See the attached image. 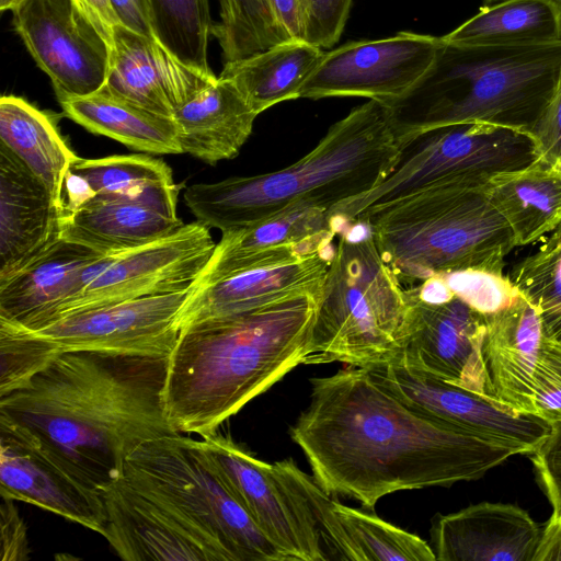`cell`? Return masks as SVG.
I'll return each instance as SVG.
<instances>
[{"mask_svg": "<svg viewBox=\"0 0 561 561\" xmlns=\"http://www.w3.org/2000/svg\"><path fill=\"white\" fill-rule=\"evenodd\" d=\"M183 225L179 217L139 203L94 196L80 208L62 215L61 239L113 254L164 238Z\"/></svg>", "mask_w": 561, "mask_h": 561, "instance_id": "83f0119b", "label": "cell"}, {"mask_svg": "<svg viewBox=\"0 0 561 561\" xmlns=\"http://www.w3.org/2000/svg\"><path fill=\"white\" fill-rule=\"evenodd\" d=\"M385 388L409 405L469 433L531 454L552 424L520 413L496 398L449 383L401 364L368 369Z\"/></svg>", "mask_w": 561, "mask_h": 561, "instance_id": "2e32d148", "label": "cell"}, {"mask_svg": "<svg viewBox=\"0 0 561 561\" xmlns=\"http://www.w3.org/2000/svg\"><path fill=\"white\" fill-rule=\"evenodd\" d=\"M1 561L30 559L27 529L13 500L1 497L0 505Z\"/></svg>", "mask_w": 561, "mask_h": 561, "instance_id": "b9f144b4", "label": "cell"}, {"mask_svg": "<svg viewBox=\"0 0 561 561\" xmlns=\"http://www.w3.org/2000/svg\"><path fill=\"white\" fill-rule=\"evenodd\" d=\"M102 255L60 239L34 263L0 284V322L35 331L55 307L82 287L84 268Z\"/></svg>", "mask_w": 561, "mask_h": 561, "instance_id": "484cf974", "label": "cell"}, {"mask_svg": "<svg viewBox=\"0 0 561 561\" xmlns=\"http://www.w3.org/2000/svg\"><path fill=\"white\" fill-rule=\"evenodd\" d=\"M440 37L400 32L346 43L324 53L300 98L359 96L388 103L405 94L428 70Z\"/></svg>", "mask_w": 561, "mask_h": 561, "instance_id": "9a60e30c", "label": "cell"}, {"mask_svg": "<svg viewBox=\"0 0 561 561\" xmlns=\"http://www.w3.org/2000/svg\"><path fill=\"white\" fill-rule=\"evenodd\" d=\"M324 50L305 41H287L239 60L225 62L219 77L230 80L255 113L300 91L321 61Z\"/></svg>", "mask_w": 561, "mask_h": 561, "instance_id": "4dcf8cb0", "label": "cell"}, {"mask_svg": "<svg viewBox=\"0 0 561 561\" xmlns=\"http://www.w3.org/2000/svg\"><path fill=\"white\" fill-rule=\"evenodd\" d=\"M272 13L291 39L306 42L307 12L304 0H266Z\"/></svg>", "mask_w": 561, "mask_h": 561, "instance_id": "f6af8a7d", "label": "cell"}, {"mask_svg": "<svg viewBox=\"0 0 561 561\" xmlns=\"http://www.w3.org/2000/svg\"><path fill=\"white\" fill-rule=\"evenodd\" d=\"M217 78L184 64L158 41L117 25L108 77L101 90L173 118L180 107Z\"/></svg>", "mask_w": 561, "mask_h": 561, "instance_id": "44dd1931", "label": "cell"}, {"mask_svg": "<svg viewBox=\"0 0 561 561\" xmlns=\"http://www.w3.org/2000/svg\"><path fill=\"white\" fill-rule=\"evenodd\" d=\"M551 431L530 459L553 513L561 514V420L551 423Z\"/></svg>", "mask_w": 561, "mask_h": 561, "instance_id": "60d3db41", "label": "cell"}, {"mask_svg": "<svg viewBox=\"0 0 561 561\" xmlns=\"http://www.w3.org/2000/svg\"><path fill=\"white\" fill-rule=\"evenodd\" d=\"M61 220L47 186L0 142V284L61 239Z\"/></svg>", "mask_w": 561, "mask_h": 561, "instance_id": "7402d4cb", "label": "cell"}, {"mask_svg": "<svg viewBox=\"0 0 561 561\" xmlns=\"http://www.w3.org/2000/svg\"><path fill=\"white\" fill-rule=\"evenodd\" d=\"M70 171L85 180L95 197L135 202L178 217L179 185L171 168L160 159L146 154L79 157Z\"/></svg>", "mask_w": 561, "mask_h": 561, "instance_id": "d6a6232c", "label": "cell"}, {"mask_svg": "<svg viewBox=\"0 0 561 561\" xmlns=\"http://www.w3.org/2000/svg\"><path fill=\"white\" fill-rule=\"evenodd\" d=\"M279 472L306 501L322 542L352 561H434V551L419 536L330 497L293 459L276 462Z\"/></svg>", "mask_w": 561, "mask_h": 561, "instance_id": "ffe728a7", "label": "cell"}, {"mask_svg": "<svg viewBox=\"0 0 561 561\" xmlns=\"http://www.w3.org/2000/svg\"><path fill=\"white\" fill-rule=\"evenodd\" d=\"M73 2L112 46L114 30L117 25H121V23L112 7L111 0H73Z\"/></svg>", "mask_w": 561, "mask_h": 561, "instance_id": "bcb514c9", "label": "cell"}, {"mask_svg": "<svg viewBox=\"0 0 561 561\" xmlns=\"http://www.w3.org/2000/svg\"><path fill=\"white\" fill-rule=\"evenodd\" d=\"M319 296L299 295L191 324L168 357V417L181 434H215L310 350Z\"/></svg>", "mask_w": 561, "mask_h": 561, "instance_id": "3957f363", "label": "cell"}, {"mask_svg": "<svg viewBox=\"0 0 561 561\" xmlns=\"http://www.w3.org/2000/svg\"><path fill=\"white\" fill-rule=\"evenodd\" d=\"M408 336L397 363L489 394L483 359L485 314L456 295L443 277L404 288Z\"/></svg>", "mask_w": 561, "mask_h": 561, "instance_id": "8fae6325", "label": "cell"}, {"mask_svg": "<svg viewBox=\"0 0 561 561\" xmlns=\"http://www.w3.org/2000/svg\"><path fill=\"white\" fill-rule=\"evenodd\" d=\"M400 158L387 105L369 100L334 123L295 163L264 174L193 184L184 202L197 221L226 233L297 204L331 211L380 184Z\"/></svg>", "mask_w": 561, "mask_h": 561, "instance_id": "277c9868", "label": "cell"}, {"mask_svg": "<svg viewBox=\"0 0 561 561\" xmlns=\"http://www.w3.org/2000/svg\"><path fill=\"white\" fill-rule=\"evenodd\" d=\"M486 183H432L371 205L353 221L367 226L381 259L402 286L461 271L503 274L504 259L516 242L489 199Z\"/></svg>", "mask_w": 561, "mask_h": 561, "instance_id": "8992f818", "label": "cell"}, {"mask_svg": "<svg viewBox=\"0 0 561 561\" xmlns=\"http://www.w3.org/2000/svg\"><path fill=\"white\" fill-rule=\"evenodd\" d=\"M337 236L304 364L370 369L397 363L408 336L404 288L364 222L345 221Z\"/></svg>", "mask_w": 561, "mask_h": 561, "instance_id": "52a82bcc", "label": "cell"}, {"mask_svg": "<svg viewBox=\"0 0 561 561\" xmlns=\"http://www.w3.org/2000/svg\"><path fill=\"white\" fill-rule=\"evenodd\" d=\"M58 355L44 337L0 322V397L25 386Z\"/></svg>", "mask_w": 561, "mask_h": 561, "instance_id": "74e56055", "label": "cell"}, {"mask_svg": "<svg viewBox=\"0 0 561 561\" xmlns=\"http://www.w3.org/2000/svg\"><path fill=\"white\" fill-rule=\"evenodd\" d=\"M191 287L79 312L33 332L57 351L168 357L179 339L178 317ZM25 331V330H24Z\"/></svg>", "mask_w": 561, "mask_h": 561, "instance_id": "e0dca14e", "label": "cell"}, {"mask_svg": "<svg viewBox=\"0 0 561 561\" xmlns=\"http://www.w3.org/2000/svg\"><path fill=\"white\" fill-rule=\"evenodd\" d=\"M442 39L469 46L560 43L561 9L543 0H506L481 8Z\"/></svg>", "mask_w": 561, "mask_h": 561, "instance_id": "836d02e7", "label": "cell"}, {"mask_svg": "<svg viewBox=\"0 0 561 561\" xmlns=\"http://www.w3.org/2000/svg\"><path fill=\"white\" fill-rule=\"evenodd\" d=\"M503 1H506V0H483L484 7L493 5V4L503 2ZM543 1L554 4L561 9V0H543Z\"/></svg>", "mask_w": 561, "mask_h": 561, "instance_id": "681fc988", "label": "cell"}, {"mask_svg": "<svg viewBox=\"0 0 561 561\" xmlns=\"http://www.w3.org/2000/svg\"><path fill=\"white\" fill-rule=\"evenodd\" d=\"M540 160L561 169V88L531 130Z\"/></svg>", "mask_w": 561, "mask_h": 561, "instance_id": "7bdbcfd3", "label": "cell"}, {"mask_svg": "<svg viewBox=\"0 0 561 561\" xmlns=\"http://www.w3.org/2000/svg\"><path fill=\"white\" fill-rule=\"evenodd\" d=\"M507 277L536 310L549 336L561 343V225Z\"/></svg>", "mask_w": 561, "mask_h": 561, "instance_id": "d590c367", "label": "cell"}, {"mask_svg": "<svg viewBox=\"0 0 561 561\" xmlns=\"http://www.w3.org/2000/svg\"><path fill=\"white\" fill-rule=\"evenodd\" d=\"M541 531L520 507L482 502L436 516L432 549L440 561H534Z\"/></svg>", "mask_w": 561, "mask_h": 561, "instance_id": "cb8c5ba5", "label": "cell"}, {"mask_svg": "<svg viewBox=\"0 0 561 561\" xmlns=\"http://www.w3.org/2000/svg\"><path fill=\"white\" fill-rule=\"evenodd\" d=\"M343 225L344 220L328 209L297 204L254 225L222 233L192 287L331 250Z\"/></svg>", "mask_w": 561, "mask_h": 561, "instance_id": "d6986e66", "label": "cell"}, {"mask_svg": "<svg viewBox=\"0 0 561 561\" xmlns=\"http://www.w3.org/2000/svg\"><path fill=\"white\" fill-rule=\"evenodd\" d=\"M257 115L230 80L218 77L173 116L182 153L213 165L233 159Z\"/></svg>", "mask_w": 561, "mask_h": 561, "instance_id": "4316f807", "label": "cell"}, {"mask_svg": "<svg viewBox=\"0 0 561 561\" xmlns=\"http://www.w3.org/2000/svg\"><path fill=\"white\" fill-rule=\"evenodd\" d=\"M220 21L214 24L225 62L293 41L279 25L266 0H218Z\"/></svg>", "mask_w": 561, "mask_h": 561, "instance_id": "8d00e7d4", "label": "cell"}, {"mask_svg": "<svg viewBox=\"0 0 561 561\" xmlns=\"http://www.w3.org/2000/svg\"><path fill=\"white\" fill-rule=\"evenodd\" d=\"M0 496L33 504L102 536V493L76 478L27 428L0 415Z\"/></svg>", "mask_w": 561, "mask_h": 561, "instance_id": "ac0fdd59", "label": "cell"}, {"mask_svg": "<svg viewBox=\"0 0 561 561\" xmlns=\"http://www.w3.org/2000/svg\"><path fill=\"white\" fill-rule=\"evenodd\" d=\"M485 192L510 225L516 247L539 241L561 225V169L541 160L491 178Z\"/></svg>", "mask_w": 561, "mask_h": 561, "instance_id": "f1b7e54d", "label": "cell"}, {"mask_svg": "<svg viewBox=\"0 0 561 561\" xmlns=\"http://www.w3.org/2000/svg\"><path fill=\"white\" fill-rule=\"evenodd\" d=\"M156 36L184 64L206 73L208 43L214 22L209 0H147Z\"/></svg>", "mask_w": 561, "mask_h": 561, "instance_id": "e575fe53", "label": "cell"}, {"mask_svg": "<svg viewBox=\"0 0 561 561\" xmlns=\"http://www.w3.org/2000/svg\"><path fill=\"white\" fill-rule=\"evenodd\" d=\"M215 247L209 228L196 221L151 243L113 253L108 263L55 307L35 331L103 306L185 290L199 276Z\"/></svg>", "mask_w": 561, "mask_h": 561, "instance_id": "7c38bea8", "label": "cell"}, {"mask_svg": "<svg viewBox=\"0 0 561 561\" xmlns=\"http://www.w3.org/2000/svg\"><path fill=\"white\" fill-rule=\"evenodd\" d=\"M0 142L42 180L62 209L66 175L79 157L61 137L55 121L22 98L2 95Z\"/></svg>", "mask_w": 561, "mask_h": 561, "instance_id": "f546056e", "label": "cell"}, {"mask_svg": "<svg viewBox=\"0 0 561 561\" xmlns=\"http://www.w3.org/2000/svg\"><path fill=\"white\" fill-rule=\"evenodd\" d=\"M440 276L456 295L483 314L495 313L520 298L517 288L504 274L461 271Z\"/></svg>", "mask_w": 561, "mask_h": 561, "instance_id": "f35d334b", "label": "cell"}, {"mask_svg": "<svg viewBox=\"0 0 561 561\" xmlns=\"http://www.w3.org/2000/svg\"><path fill=\"white\" fill-rule=\"evenodd\" d=\"M310 385L290 437L325 492L369 511L398 491L477 480L518 454L409 405L366 368L348 366Z\"/></svg>", "mask_w": 561, "mask_h": 561, "instance_id": "6da1fadb", "label": "cell"}, {"mask_svg": "<svg viewBox=\"0 0 561 561\" xmlns=\"http://www.w3.org/2000/svg\"><path fill=\"white\" fill-rule=\"evenodd\" d=\"M168 357L61 353L25 386L0 397V415L27 428L76 478L102 493L123 476L140 444L181 434L164 407Z\"/></svg>", "mask_w": 561, "mask_h": 561, "instance_id": "7a4b0ae2", "label": "cell"}, {"mask_svg": "<svg viewBox=\"0 0 561 561\" xmlns=\"http://www.w3.org/2000/svg\"><path fill=\"white\" fill-rule=\"evenodd\" d=\"M540 160L534 136L488 123H460L430 129L401 149L394 170L376 187L335 206L331 214L353 221L367 207L436 182L486 183L499 173Z\"/></svg>", "mask_w": 561, "mask_h": 561, "instance_id": "9c48e42d", "label": "cell"}, {"mask_svg": "<svg viewBox=\"0 0 561 561\" xmlns=\"http://www.w3.org/2000/svg\"><path fill=\"white\" fill-rule=\"evenodd\" d=\"M202 440L225 482L288 561L329 559L306 501L274 463L255 458L217 432Z\"/></svg>", "mask_w": 561, "mask_h": 561, "instance_id": "5bb4252c", "label": "cell"}, {"mask_svg": "<svg viewBox=\"0 0 561 561\" xmlns=\"http://www.w3.org/2000/svg\"><path fill=\"white\" fill-rule=\"evenodd\" d=\"M561 560V514L552 513L541 531L534 561Z\"/></svg>", "mask_w": 561, "mask_h": 561, "instance_id": "7dc6e473", "label": "cell"}, {"mask_svg": "<svg viewBox=\"0 0 561 561\" xmlns=\"http://www.w3.org/2000/svg\"><path fill=\"white\" fill-rule=\"evenodd\" d=\"M13 26L59 102L94 94L106 83L112 46L73 0H23Z\"/></svg>", "mask_w": 561, "mask_h": 561, "instance_id": "4fadbf2b", "label": "cell"}, {"mask_svg": "<svg viewBox=\"0 0 561 561\" xmlns=\"http://www.w3.org/2000/svg\"><path fill=\"white\" fill-rule=\"evenodd\" d=\"M23 0H0V10L12 11L15 7H18Z\"/></svg>", "mask_w": 561, "mask_h": 561, "instance_id": "c3c4849f", "label": "cell"}, {"mask_svg": "<svg viewBox=\"0 0 561 561\" xmlns=\"http://www.w3.org/2000/svg\"><path fill=\"white\" fill-rule=\"evenodd\" d=\"M119 479L170 513L215 561H288L225 482L202 439L147 440L129 454Z\"/></svg>", "mask_w": 561, "mask_h": 561, "instance_id": "ba28073f", "label": "cell"}, {"mask_svg": "<svg viewBox=\"0 0 561 561\" xmlns=\"http://www.w3.org/2000/svg\"><path fill=\"white\" fill-rule=\"evenodd\" d=\"M560 88L561 42L469 46L442 39L425 75L385 104L402 149L430 129L460 123L531 134Z\"/></svg>", "mask_w": 561, "mask_h": 561, "instance_id": "5b68a950", "label": "cell"}, {"mask_svg": "<svg viewBox=\"0 0 561 561\" xmlns=\"http://www.w3.org/2000/svg\"><path fill=\"white\" fill-rule=\"evenodd\" d=\"M67 117L91 133L147 153L180 154L179 131L172 117L147 111L104 91L59 102Z\"/></svg>", "mask_w": 561, "mask_h": 561, "instance_id": "1f68e13d", "label": "cell"}, {"mask_svg": "<svg viewBox=\"0 0 561 561\" xmlns=\"http://www.w3.org/2000/svg\"><path fill=\"white\" fill-rule=\"evenodd\" d=\"M485 322L489 394L520 413L561 420V343L548 335L536 310L520 296L485 314Z\"/></svg>", "mask_w": 561, "mask_h": 561, "instance_id": "30bf717a", "label": "cell"}, {"mask_svg": "<svg viewBox=\"0 0 561 561\" xmlns=\"http://www.w3.org/2000/svg\"><path fill=\"white\" fill-rule=\"evenodd\" d=\"M111 3L121 25L139 35L158 41L147 0H111Z\"/></svg>", "mask_w": 561, "mask_h": 561, "instance_id": "ee69618b", "label": "cell"}, {"mask_svg": "<svg viewBox=\"0 0 561 561\" xmlns=\"http://www.w3.org/2000/svg\"><path fill=\"white\" fill-rule=\"evenodd\" d=\"M307 12L306 42L324 48L340 38L353 0H304Z\"/></svg>", "mask_w": 561, "mask_h": 561, "instance_id": "ab89813d", "label": "cell"}, {"mask_svg": "<svg viewBox=\"0 0 561 561\" xmlns=\"http://www.w3.org/2000/svg\"><path fill=\"white\" fill-rule=\"evenodd\" d=\"M104 538L128 561H215L208 548L170 513L118 479L102 491Z\"/></svg>", "mask_w": 561, "mask_h": 561, "instance_id": "d4e9b609", "label": "cell"}, {"mask_svg": "<svg viewBox=\"0 0 561 561\" xmlns=\"http://www.w3.org/2000/svg\"><path fill=\"white\" fill-rule=\"evenodd\" d=\"M333 251L242 271L193 288L178 317L180 331L205 320L250 311L299 295L320 296Z\"/></svg>", "mask_w": 561, "mask_h": 561, "instance_id": "603a6c76", "label": "cell"}]
</instances>
